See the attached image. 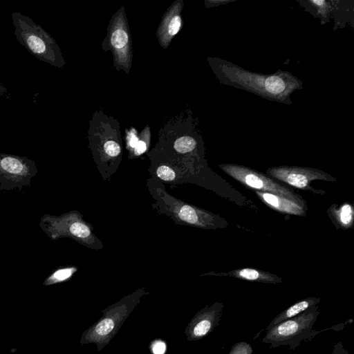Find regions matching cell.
<instances>
[{"mask_svg": "<svg viewBox=\"0 0 354 354\" xmlns=\"http://www.w3.org/2000/svg\"><path fill=\"white\" fill-rule=\"evenodd\" d=\"M216 74L225 84L244 89L264 98L292 104L290 94L302 88V82L289 72L262 75L246 71L225 60L216 61Z\"/></svg>", "mask_w": 354, "mask_h": 354, "instance_id": "obj_1", "label": "cell"}, {"mask_svg": "<svg viewBox=\"0 0 354 354\" xmlns=\"http://www.w3.org/2000/svg\"><path fill=\"white\" fill-rule=\"evenodd\" d=\"M147 294L145 288L138 289L103 310L100 319L84 331L81 343H93L97 351L102 350L118 333L141 298Z\"/></svg>", "mask_w": 354, "mask_h": 354, "instance_id": "obj_2", "label": "cell"}, {"mask_svg": "<svg viewBox=\"0 0 354 354\" xmlns=\"http://www.w3.org/2000/svg\"><path fill=\"white\" fill-rule=\"evenodd\" d=\"M11 19L17 40L31 55L53 66L64 64L55 39L40 25L20 12H12Z\"/></svg>", "mask_w": 354, "mask_h": 354, "instance_id": "obj_3", "label": "cell"}, {"mask_svg": "<svg viewBox=\"0 0 354 354\" xmlns=\"http://www.w3.org/2000/svg\"><path fill=\"white\" fill-rule=\"evenodd\" d=\"M147 184L152 198L156 201L153 207L158 213L168 216L178 225L201 227L213 225L214 217L211 214L168 194L159 179L152 177L147 180Z\"/></svg>", "mask_w": 354, "mask_h": 354, "instance_id": "obj_4", "label": "cell"}, {"mask_svg": "<svg viewBox=\"0 0 354 354\" xmlns=\"http://www.w3.org/2000/svg\"><path fill=\"white\" fill-rule=\"evenodd\" d=\"M320 310L319 306H313L299 315L283 321L266 330L262 342L270 344L274 348L280 346H288L290 349L295 350L303 341L310 339L316 334L326 330H313Z\"/></svg>", "mask_w": 354, "mask_h": 354, "instance_id": "obj_5", "label": "cell"}, {"mask_svg": "<svg viewBox=\"0 0 354 354\" xmlns=\"http://www.w3.org/2000/svg\"><path fill=\"white\" fill-rule=\"evenodd\" d=\"M39 227L53 241L67 237L90 248H103L101 241L92 232V226L84 221L82 214L71 211L60 215L44 214L40 218Z\"/></svg>", "mask_w": 354, "mask_h": 354, "instance_id": "obj_6", "label": "cell"}, {"mask_svg": "<svg viewBox=\"0 0 354 354\" xmlns=\"http://www.w3.org/2000/svg\"><path fill=\"white\" fill-rule=\"evenodd\" d=\"M38 169L27 157L0 152V192L18 189L30 185Z\"/></svg>", "mask_w": 354, "mask_h": 354, "instance_id": "obj_7", "label": "cell"}, {"mask_svg": "<svg viewBox=\"0 0 354 354\" xmlns=\"http://www.w3.org/2000/svg\"><path fill=\"white\" fill-rule=\"evenodd\" d=\"M221 167L229 175L248 187L286 197L304 206L301 199L294 193L261 174L238 165H227Z\"/></svg>", "mask_w": 354, "mask_h": 354, "instance_id": "obj_8", "label": "cell"}, {"mask_svg": "<svg viewBox=\"0 0 354 354\" xmlns=\"http://www.w3.org/2000/svg\"><path fill=\"white\" fill-rule=\"evenodd\" d=\"M224 306L215 302L198 310L187 324L185 334L189 341H197L211 333L220 324Z\"/></svg>", "mask_w": 354, "mask_h": 354, "instance_id": "obj_9", "label": "cell"}, {"mask_svg": "<svg viewBox=\"0 0 354 354\" xmlns=\"http://www.w3.org/2000/svg\"><path fill=\"white\" fill-rule=\"evenodd\" d=\"M268 172L280 180L298 188H306L311 180L322 178L321 174L314 170L295 167H277L270 169Z\"/></svg>", "mask_w": 354, "mask_h": 354, "instance_id": "obj_10", "label": "cell"}, {"mask_svg": "<svg viewBox=\"0 0 354 354\" xmlns=\"http://www.w3.org/2000/svg\"><path fill=\"white\" fill-rule=\"evenodd\" d=\"M257 194L265 203L281 212L297 215L304 214V206L286 197L264 192H257Z\"/></svg>", "mask_w": 354, "mask_h": 354, "instance_id": "obj_11", "label": "cell"}, {"mask_svg": "<svg viewBox=\"0 0 354 354\" xmlns=\"http://www.w3.org/2000/svg\"><path fill=\"white\" fill-rule=\"evenodd\" d=\"M321 299L316 297H307L295 303L286 310L278 314L266 327V330L271 328L277 324L297 316L306 310L318 305Z\"/></svg>", "mask_w": 354, "mask_h": 354, "instance_id": "obj_12", "label": "cell"}, {"mask_svg": "<svg viewBox=\"0 0 354 354\" xmlns=\"http://www.w3.org/2000/svg\"><path fill=\"white\" fill-rule=\"evenodd\" d=\"M229 274L249 281H257L272 283H279L281 281V280L275 275L259 272L252 268H244L231 272Z\"/></svg>", "mask_w": 354, "mask_h": 354, "instance_id": "obj_13", "label": "cell"}, {"mask_svg": "<svg viewBox=\"0 0 354 354\" xmlns=\"http://www.w3.org/2000/svg\"><path fill=\"white\" fill-rule=\"evenodd\" d=\"M77 270V268L74 266H66L57 268L46 278L44 283L46 285H50L64 281L70 279Z\"/></svg>", "mask_w": 354, "mask_h": 354, "instance_id": "obj_14", "label": "cell"}, {"mask_svg": "<svg viewBox=\"0 0 354 354\" xmlns=\"http://www.w3.org/2000/svg\"><path fill=\"white\" fill-rule=\"evenodd\" d=\"M155 174V177L161 181L167 183H176L177 176L176 171L173 168L167 165H160L158 166L155 171H153Z\"/></svg>", "mask_w": 354, "mask_h": 354, "instance_id": "obj_15", "label": "cell"}, {"mask_svg": "<svg viewBox=\"0 0 354 354\" xmlns=\"http://www.w3.org/2000/svg\"><path fill=\"white\" fill-rule=\"evenodd\" d=\"M196 147V140L190 136H183L178 138L174 145V149L180 153L192 151Z\"/></svg>", "mask_w": 354, "mask_h": 354, "instance_id": "obj_16", "label": "cell"}, {"mask_svg": "<svg viewBox=\"0 0 354 354\" xmlns=\"http://www.w3.org/2000/svg\"><path fill=\"white\" fill-rule=\"evenodd\" d=\"M127 33L122 29H117L111 35V41L115 48H122L128 43Z\"/></svg>", "mask_w": 354, "mask_h": 354, "instance_id": "obj_17", "label": "cell"}, {"mask_svg": "<svg viewBox=\"0 0 354 354\" xmlns=\"http://www.w3.org/2000/svg\"><path fill=\"white\" fill-rule=\"evenodd\" d=\"M252 353L253 349L250 344L243 341L235 343L228 354H252Z\"/></svg>", "mask_w": 354, "mask_h": 354, "instance_id": "obj_18", "label": "cell"}, {"mask_svg": "<svg viewBox=\"0 0 354 354\" xmlns=\"http://www.w3.org/2000/svg\"><path fill=\"white\" fill-rule=\"evenodd\" d=\"M104 151L109 157L115 158L120 153L121 148L118 142L113 140H109L104 145Z\"/></svg>", "mask_w": 354, "mask_h": 354, "instance_id": "obj_19", "label": "cell"}, {"mask_svg": "<svg viewBox=\"0 0 354 354\" xmlns=\"http://www.w3.org/2000/svg\"><path fill=\"white\" fill-rule=\"evenodd\" d=\"M340 221L342 223L348 225L352 220L353 211L349 205H344L340 211Z\"/></svg>", "mask_w": 354, "mask_h": 354, "instance_id": "obj_20", "label": "cell"}, {"mask_svg": "<svg viewBox=\"0 0 354 354\" xmlns=\"http://www.w3.org/2000/svg\"><path fill=\"white\" fill-rule=\"evenodd\" d=\"M181 24V19L179 16H175L170 21L169 24L168 25V33L170 35H176L180 27Z\"/></svg>", "mask_w": 354, "mask_h": 354, "instance_id": "obj_21", "label": "cell"}, {"mask_svg": "<svg viewBox=\"0 0 354 354\" xmlns=\"http://www.w3.org/2000/svg\"><path fill=\"white\" fill-rule=\"evenodd\" d=\"M151 348L153 354H164L166 351V344L163 341L158 339L151 344Z\"/></svg>", "mask_w": 354, "mask_h": 354, "instance_id": "obj_22", "label": "cell"}, {"mask_svg": "<svg viewBox=\"0 0 354 354\" xmlns=\"http://www.w3.org/2000/svg\"><path fill=\"white\" fill-rule=\"evenodd\" d=\"M331 354H349L342 342H335Z\"/></svg>", "mask_w": 354, "mask_h": 354, "instance_id": "obj_23", "label": "cell"}, {"mask_svg": "<svg viewBox=\"0 0 354 354\" xmlns=\"http://www.w3.org/2000/svg\"><path fill=\"white\" fill-rule=\"evenodd\" d=\"M147 145L143 141H138L136 147H135V153L139 155L144 153L146 151Z\"/></svg>", "mask_w": 354, "mask_h": 354, "instance_id": "obj_24", "label": "cell"}, {"mask_svg": "<svg viewBox=\"0 0 354 354\" xmlns=\"http://www.w3.org/2000/svg\"><path fill=\"white\" fill-rule=\"evenodd\" d=\"M138 141L139 140H138L137 136L134 133H131L130 136V138H129V145L131 147L135 148Z\"/></svg>", "mask_w": 354, "mask_h": 354, "instance_id": "obj_25", "label": "cell"}, {"mask_svg": "<svg viewBox=\"0 0 354 354\" xmlns=\"http://www.w3.org/2000/svg\"><path fill=\"white\" fill-rule=\"evenodd\" d=\"M10 93L6 87L0 82V97H9Z\"/></svg>", "mask_w": 354, "mask_h": 354, "instance_id": "obj_26", "label": "cell"}, {"mask_svg": "<svg viewBox=\"0 0 354 354\" xmlns=\"http://www.w3.org/2000/svg\"><path fill=\"white\" fill-rule=\"evenodd\" d=\"M0 260H1V253H0Z\"/></svg>", "mask_w": 354, "mask_h": 354, "instance_id": "obj_27", "label": "cell"}]
</instances>
